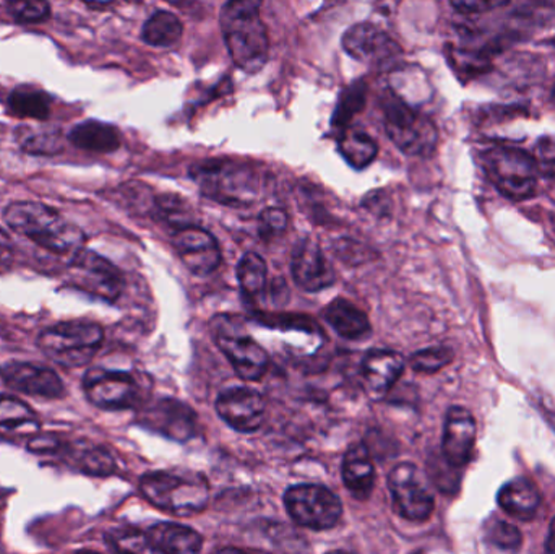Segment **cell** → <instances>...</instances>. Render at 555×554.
<instances>
[{
    "mask_svg": "<svg viewBox=\"0 0 555 554\" xmlns=\"http://www.w3.org/2000/svg\"><path fill=\"white\" fill-rule=\"evenodd\" d=\"M2 218L10 230L28 237L36 246L55 256L74 257L87 244L81 228L42 202H12L3 208Z\"/></svg>",
    "mask_w": 555,
    "mask_h": 554,
    "instance_id": "6da1fadb",
    "label": "cell"
},
{
    "mask_svg": "<svg viewBox=\"0 0 555 554\" xmlns=\"http://www.w3.org/2000/svg\"><path fill=\"white\" fill-rule=\"evenodd\" d=\"M260 7L262 3L253 0H236L221 10L220 23L228 51L234 64L246 74H257L269 61L270 39Z\"/></svg>",
    "mask_w": 555,
    "mask_h": 554,
    "instance_id": "7a4b0ae2",
    "label": "cell"
},
{
    "mask_svg": "<svg viewBox=\"0 0 555 554\" xmlns=\"http://www.w3.org/2000/svg\"><path fill=\"white\" fill-rule=\"evenodd\" d=\"M140 491L159 511L181 517L204 513L210 503L208 481L197 472H152L143 475Z\"/></svg>",
    "mask_w": 555,
    "mask_h": 554,
    "instance_id": "3957f363",
    "label": "cell"
},
{
    "mask_svg": "<svg viewBox=\"0 0 555 554\" xmlns=\"http://www.w3.org/2000/svg\"><path fill=\"white\" fill-rule=\"evenodd\" d=\"M104 340V331L96 322H59L38 335V347L49 360L64 368H83L91 363Z\"/></svg>",
    "mask_w": 555,
    "mask_h": 554,
    "instance_id": "277c9868",
    "label": "cell"
},
{
    "mask_svg": "<svg viewBox=\"0 0 555 554\" xmlns=\"http://www.w3.org/2000/svg\"><path fill=\"white\" fill-rule=\"evenodd\" d=\"M385 132L388 139L410 156L433 155L439 142V130L433 119L426 114L414 109L397 93L385 94L382 100Z\"/></svg>",
    "mask_w": 555,
    "mask_h": 554,
    "instance_id": "5b68a950",
    "label": "cell"
},
{
    "mask_svg": "<svg viewBox=\"0 0 555 554\" xmlns=\"http://www.w3.org/2000/svg\"><path fill=\"white\" fill-rule=\"evenodd\" d=\"M492 184L511 201L521 202L537 194L540 169L533 155L517 146L495 145L482 155Z\"/></svg>",
    "mask_w": 555,
    "mask_h": 554,
    "instance_id": "8992f818",
    "label": "cell"
},
{
    "mask_svg": "<svg viewBox=\"0 0 555 554\" xmlns=\"http://www.w3.org/2000/svg\"><path fill=\"white\" fill-rule=\"evenodd\" d=\"M202 192L224 205H250L259 195V179L249 166L230 159L202 163L194 171Z\"/></svg>",
    "mask_w": 555,
    "mask_h": 554,
    "instance_id": "52a82bcc",
    "label": "cell"
},
{
    "mask_svg": "<svg viewBox=\"0 0 555 554\" xmlns=\"http://www.w3.org/2000/svg\"><path fill=\"white\" fill-rule=\"evenodd\" d=\"M211 334L241 379H262L269 368V353L243 331L236 319L218 315L211 321Z\"/></svg>",
    "mask_w": 555,
    "mask_h": 554,
    "instance_id": "ba28073f",
    "label": "cell"
},
{
    "mask_svg": "<svg viewBox=\"0 0 555 554\" xmlns=\"http://www.w3.org/2000/svg\"><path fill=\"white\" fill-rule=\"evenodd\" d=\"M283 501L291 519L306 529H333L343 516L341 501L322 485L291 487Z\"/></svg>",
    "mask_w": 555,
    "mask_h": 554,
    "instance_id": "9c48e42d",
    "label": "cell"
},
{
    "mask_svg": "<svg viewBox=\"0 0 555 554\" xmlns=\"http://www.w3.org/2000/svg\"><path fill=\"white\" fill-rule=\"evenodd\" d=\"M67 283L101 301L114 302L124 292L122 272L93 250L83 249L67 263Z\"/></svg>",
    "mask_w": 555,
    "mask_h": 554,
    "instance_id": "30bf717a",
    "label": "cell"
},
{
    "mask_svg": "<svg viewBox=\"0 0 555 554\" xmlns=\"http://www.w3.org/2000/svg\"><path fill=\"white\" fill-rule=\"evenodd\" d=\"M393 507L410 523H426L436 510V498L426 475L410 462L398 464L388 475Z\"/></svg>",
    "mask_w": 555,
    "mask_h": 554,
    "instance_id": "8fae6325",
    "label": "cell"
},
{
    "mask_svg": "<svg viewBox=\"0 0 555 554\" xmlns=\"http://www.w3.org/2000/svg\"><path fill=\"white\" fill-rule=\"evenodd\" d=\"M87 399L98 409H135L142 400V389L135 376L126 371H111L93 368L83 376Z\"/></svg>",
    "mask_w": 555,
    "mask_h": 554,
    "instance_id": "7c38bea8",
    "label": "cell"
},
{
    "mask_svg": "<svg viewBox=\"0 0 555 554\" xmlns=\"http://www.w3.org/2000/svg\"><path fill=\"white\" fill-rule=\"evenodd\" d=\"M341 44L351 57L380 68L393 67L403 55L400 44L374 23L352 25L343 35Z\"/></svg>",
    "mask_w": 555,
    "mask_h": 554,
    "instance_id": "4fadbf2b",
    "label": "cell"
},
{
    "mask_svg": "<svg viewBox=\"0 0 555 554\" xmlns=\"http://www.w3.org/2000/svg\"><path fill=\"white\" fill-rule=\"evenodd\" d=\"M218 416L240 433H254L266 420V400L250 387H230L218 396L215 403Z\"/></svg>",
    "mask_w": 555,
    "mask_h": 554,
    "instance_id": "5bb4252c",
    "label": "cell"
},
{
    "mask_svg": "<svg viewBox=\"0 0 555 554\" xmlns=\"http://www.w3.org/2000/svg\"><path fill=\"white\" fill-rule=\"evenodd\" d=\"M291 273L296 285L309 293L330 288L336 280L335 270L326 260L322 247L310 237L300 240L294 247Z\"/></svg>",
    "mask_w": 555,
    "mask_h": 554,
    "instance_id": "9a60e30c",
    "label": "cell"
},
{
    "mask_svg": "<svg viewBox=\"0 0 555 554\" xmlns=\"http://www.w3.org/2000/svg\"><path fill=\"white\" fill-rule=\"evenodd\" d=\"M172 244L179 259L195 275H208L220 266L221 250L218 241L204 228L191 227L175 231Z\"/></svg>",
    "mask_w": 555,
    "mask_h": 554,
    "instance_id": "2e32d148",
    "label": "cell"
},
{
    "mask_svg": "<svg viewBox=\"0 0 555 554\" xmlns=\"http://www.w3.org/2000/svg\"><path fill=\"white\" fill-rule=\"evenodd\" d=\"M0 377L7 387L26 396L61 399L65 394L64 383L59 374L41 364L13 361L0 368Z\"/></svg>",
    "mask_w": 555,
    "mask_h": 554,
    "instance_id": "e0dca14e",
    "label": "cell"
},
{
    "mask_svg": "<svg viewBox=\"0 0 555 554\" xmlns=\"http://www.w3.org/2000/svg\"><path fill=\"white\" fill-rule=\"evenodd\" d=\"M140 422L146 428L175 441L185 442L197 435V415L176 399H162L143 412Z\"/></svg>",
    "mask_w": 555,
    "mask_h": 554,
    "instance_id": "ac0fdd59",
    "label": "cell"
},
{
    "mask_svg": "<svg viewBox=\"0 0 555 554\" xmlns=\"http://www.w3.org/2000/svg\"><path fill=\"white\" fill-rule=\"evenodd\" d=\"M476 433L478 426L469 410L463 407H452L449 410L443 425L442 452L453 468L465 467L472 461Z\"/></svg>",
    "mask_w": 555,
    "mask_h": 554,
    "instance_id": "d6986e66",
    "label": "cell"
},
{
    "mask_svg": "<svg viewBox=\"0 0 555 554\" xmlns=\"http://www.w3.org/2000/svg\"><path fill=\"white\" fill-rule=\"evenodd\" d=\"M404 358L397 351L371 350L361 363L362 387L372 400H382L403 374Z\"/></svg>",
    "mask_w": 555,
    "mask_h": 554,
    "instance_id": "ffe728a7",
    "label": "cell"
},
{
    "mask_svg": "<svg viewBox=\"0 0 555 554\" xmlns=\"http://www.w3.org/2000/svg\"><path fill=\"white\" fill-rule=\"evenodd\" d=\"M341 477L352 498L359 501L371 498L375 485V467L364 442L349 446L343 459Z\"/></svg>",
    "mask_w": 555,
    "mask_h": 554,
    "instance_id": "44dd1931",
    "label": "cell"
},
{
    "mask_svg": "<svg viewBox=\"0 0 555 554\" xmlns=\"http://www.w3.org/2000/svg\"><path fill=\"white\" fill-rule=\"evenodd\" d=\"M152 554H201L204 540L195 532L179 524L162 523L145 532Z\"/></svg>",
    "mask_w": 555,
    "mask_h": 554,
    "instance_id": "7402d4cb",
    "label": "cell"
},
{
    "mask_svg": "<svg viewBox=\"0 0 555 554\" xmlns=\"http://www.w3.org/2000/svg\"><path fill=\"white\" fill-rule=\"evenodd\" d=\"M333 331L346 340H364L371 335V321L364 311L345 298H336L323 311Z\"/></svg>",
    "mask_w": 555,
    "mask_h": 554,
    "instance_id": "603a6c76",
    "label": "cell"
},
{
    "mask_svg": "<svg viewBox=\"0 0 555 554\" xmlns=\"http://www.w3.org/2000/svg\"><path fill=\"white\" fill-rule=\"evenodd\" d=\"M68 142L77 149L93 153H113L120 149V132L117 127L96 119L83 120L68 132Z\"/></svg>",
    "mask_w": 555,
    "mask_h": 554,
    "instance_id": "cb8c5ba5",
    "label": "cell"
},
{
    "mask_svg": "<svg viewBox=\"0 0 555 554\" xmlns=\"http://www.w3.org/2000/svg\"><path fill=\"white\" fill-rule=\"evenodd\" d=\"M16 145L22 152L33 156H54L64 150L65 136L61 127L51 126V124H39V126L15 127Z\"/></svg>",
    "mask_w": 555,
    "mask_h": 554,
    "instance_id": "d4e9b609",
    "label": "cell"
},
{
    "mask_svg": "<svg viewBox=\"0 0 555 554\" xmlns=\"http://www.w3.org/2000/svg\"><path fill=\"white\" fill-rule=\"evenodd\" d=\"M499 506L508 514L520 520H530L537 516L541 506V497L537 487L525 478L508 481L499 491Z\"/></svg>",
    "mask_w": 555,
    "mask_h": 554,
    "instance_id": "484cf974",
    "label": "cell"
},
{
    "mask_svg": "<svg viewBox=\"0 0 555 554\" xmlns=\"http://www.w3.org/2000/svg\"><path fill=\"white\" fill-rule=\"evenodd\" d=\"M7 109L18 119L44 123L51 116L52 96L41 88L20 85L10 91L9 98H7Z\"/></svg>",
    "mask_w": 555,
    "mask_h": 554,
    "instance_id": "4316f807",
    "label": "cell"
},
{
    "mask_svg": "<svg viewBox=\"0 0 555 554\" xmlns=\"http://www.w3.org/2000/svg\"><path fill=\"white\" fill-rule=\"evenodd\" d=\"M39 420L31 407L16 397L0 396V433L12 436L38 435Z\"/></svg>",
    "mask_w": 555,
    "mask_h": 554,
    "instance_id": "83f0119b",
    "label": "cell"
},
{
    "mask_svg": "<svg viewBox=\"0 0 555 554\" xmlns=\"http://www.w3.org/2000/svg\"><path fill=\"white\" fill-rule=\"evenodd\" d=\"M338 150L348 165L356 169L367 168L378 153L375 140L364 130L352 129V127L339 132Z\"/></svg>",
    "mask_w": 555,
    "mask_h": 554,
    "instance_id": "f1b7e54d",
    "label": "cell"
},
{
    "mask_svg": "<svg viewBox=\"0 0 555 554\" xmlns=\"http://www.w3.org/2000/svg\"><path fill=\"white\" fill-rule=\"evenodd\" d=\"M182 33H184V26L179 16L162 10L146 20L142 29V39L146 44L155 48H171L182 38Z\"/></svg>",
    "mask_w": 555,
    "mask_h": 554,
    "instance_id": "f546056e",
    "label": "cell"
},
{
    "mask_svg": "<svg viewBox=\"0 0 555 554\" xmlns=\"http://www.w3.org/2000/svg\"><path fill=\"white\" fill-rule=\"evenodd\" d=\"M64 454H67L75 462L78 471L83 474L93 475V477H107L116 472V462L104 448L93 445L81 446L80 442H77V445H67Z\"/></svg>",
    "mask_w": 555,
    "mask_h": 554,
    "instance_id": "4dcf8cb0",
    "label": "cell"
},
{
    "mask_svg": "<svg viewBox=\"0 0 555 554\" xmlns=\"http://www.w3.org/2000/svg\"><path fill=\"white\" fill-rule=\"evenodd\" d=\"M365 101H367V85L364 80L352 81L349 87L339 94L338 103H336L335 113L332 117L333 129H348L352 117L364 109Z\"/></svg>",
    "mask_w": 555,
    "mask_h": 554,
    "instance_id": "1f68e13d",
    "label": "cell"
},
{
    "mask_svg": "<svg viewBox=\"0 0 555 554\" xmlns=\"http://www.w3.org/2000/svg\"><path fill=\"white\" fill-rule=\"evenodd\" d=\"M155 214L163 223L169 224L176 231L197 227V217L191 204L179 195H159L155 201Z\"/></svg>",
    "mask_w": 555,
    "mask_h": 554,
    "instance_id": "d6a6232c",
    "label": "cell"
},
{
    "mask_svg": "<svg viewBox=\"0 0 555 554\" xmlns=\"http://www.w3.org/2000/svg\"><path fill=\"white\" fill-rule=\"evenodd\" d=\"M237 279L247 298H257L267 288V263L257 253L244 254L237 266Z\"/></svg>",
    "mask_w": 555,
    "mask_h": 554,
    "instance_id": "836d02e7",
    "label": "cell"
},
{
    "mask_svg": "<svg viewBox=\"0 0 555 554\" xmlns=\"http://www.w3.org/2000/svg\"><path fill=\"white\" fill-rule=\"evenodd\" d=\"M485 542L498 552L517 553L524 542V537H521L520 530L512 524L494 520L491 526L486 527Z\"/></svg>",
    "mask_w": 555,
    "mask_h": 554,
    "instance_id": "e575fe53",
    "label": "cell"
},
{
    "mask_svg": "<svg viewBox=\"0 0 555 554\" xmlns=\"http://www.w3.org/2000/svg\"><path fill=\"white\" fill-rule=\"evenodd\" d=\"M453 353L450 348L434 347L417 351L410 358V366L416 373L434 374L439 373L443 368L452 363Z\"/></svg>",
    "mask_w": 555,
    "mask_h": 554,
    "instance_id": "d590c367",
    "label": "cell"
},
{
    "mask_svg": "<svg viewBox=\"0 0 555 554\" xmlns=\"http://www.w3.org/2000/svg\"><path fill=\"white\" fill-rule=\"evenodd\" d=\"M107 543L114 554H152L145 533L137 530H116L107 536Z\"/></svg>",
    "mask_w": 555,
    "mask_h": 554,
    "instance_id": "8d00e7d4",
    "label": "cell"
},
{
    "mask_svg": "<svg viewBox=\"0 0 555 554\" xmlns=\"http://www.w3.org/2000/svg\"><path fill=\"white\" fill-rule=\"evenodd\" d=\"M12 18L22 25H31V23H42L51 16V5L48 2L39 0H28V2H9L7 3Z\"/></svg>",
    "mask_w": 555,
    "mask_h": 554,
    "instance_id": "74e56055",
    "label": "cell"
},
{
    "mask_svg": "<svg viewBox=\"0 0 555 554\" xmlns=\"http://www.w3.org/2000/svg\"><path fill=\"white\" fill-rule=\"evenodd\" d=\"M287 228V214L283 208H267L260 214L259 231L262 237L270 240V237L280 236Z\"/></svg>",
    "mask_w": 555,
    "mask_h": 554,
    "instance_id": "f35d334b",
    "label": "cell"
},
{
    "mask_svg": "<svg viewBox=\"0 0 555 554\" xmlns=\"http://www.w3.org/2000/svg\"><path fill=\"white\" fill-rule=\"evenodd\" d=\"M534 159L540 175L555 181V137H546L538 142Z\"/></svg>",
    "mask_w": 555,
    "mask_h": 554,
    "instance_id": "ab89813d",
    "label": "cell"
},
{
    "mask_svg": "<svg viewBox=\"0 0 555 554\" xmlns=\"http://www.w3.org/2000/svg\"><path fill=\"white\" fill-rule=\"evenodd\" d=\"M65 448L67 445L54 435H36L28 441V451L33 454H64Z\"/></svg>",
    "mask_w": 555,
    "mask_h": 554,
    "instance_id": "60d3db41",
    "label": "cell"
},
{
    "mask_svg": "<svg viewBox=\"0 0 555 554\" xmlns=\"http://www.w3.org/2000/svg\"><path fill=\"white\" fill-rule=\"evenodd\" d=\"M15 244H13L12 237L0 228V273H7L12 270L13 263H15Z\"/></svg>",
    "mask_w": 555,
    "mask_h": 554,
    "instance_id": "b9f144b4",
    "label": "cell"
},
{
    "mask_svg": "<svg viewBox=\"0 0 555 554\" xmlns=\"http://www.w3.org/2000/svg\"><path fill=\"white\" fill-rule=\"evenodd\" d=\"M364 207L372 211V214L377 215V217H385V215L390 214V198H388L385 192H371L364 198Z\"/></svg>",
    "mask_w": 555,
    "mask_h": 554,
    "instance_id": "7bdbcfd3",
    "label": "cell"
},
{
    "mask_svg": "<svg viewBox=\"0 0 555 554\" xmlns=\"http://www.w3.org/2000/svg\"><path fill=\"white\" fill-rule=\"evenodd\" d=\"M508 5L507 2L502 0H492V2H452V7L459 10L460 13H468V15H476V13H485L488 10L502 9Z\"/></svg>",
    "mask_w": 555,
    "mask_h": 554,
    "instance_id": "ee69618b",
    "label": "cell"
},
{
    "mask_svg": "<svg viewBox=\"0 0 555 554\" xmlns=\"http://www.w3.org/2000/svg\"><path fill=\"white\" fill-rule=\"evenodd\" d=\"M547 553L555 554V517L551 523L550 537H547Z\"/></svg>",
    "mask_w": 555,
    "mask_h": 554,
    "instance_id": "f6af8a7d",
    "label": "cell"
},
{
    "mask_svg": "<svg viewBox=\"0 0 555 554\" xmlns=\"http://www.w3.org/2000/svg\"><path fill=\"white\" fill-rule=\"evenodd\" d=\"M88 9L101 10L111 7V3H87Z\"/></svg>",
    "mask_w": 555,
    "mask_h": 554,
    "instance_id": "bcb514c9",
    "label": "cell"
},
{
    "mask_svg": "<svg viewBox=\"0 0 555 554\" xmlns=\"http://www.w3.org/2000/svg\"><path fill=\"white\" fill-rule=\"evenodd\" d=\"M325 554H356V553L345 552V550H333V552H328Z\"/></svg>",
    "mask_w": 555,
    "mask_h": 554,
    "instance_id": "7dc6e473",
    "label": "cell"
},
{
    "mask_svg": "<svg viewBox=\"0 0 555 554\" xmlns=\"http://www.w3.org/2000/svg\"><path fill=\"white\" fill-rule=\"evenodd\" d=\"M221 554H249V553L237 552V550H224V552H221Z\"/></svg>",
    "mask_w": 555,
    "mask_h": 554,
    "instance_id": "c3c4849f",
    "label": "cell"
},
{
    "mask_svg": "<svg viewBox=\"0 0 555 554\" xmlns=\"http://www.w3.org/2000/svg\"><path fill=\"white\" fill-rule=\"evenodd\" d=\"M75 554H100V553H94V552H78V553H75Z\"/></svg>",
    "mask_w": 555,
    "mask_h": 554,
    "instance_id": "681fc988",
    "label": "cell"
},
{
    "mask_svg": "<svg viewBox=\"0 0 555 554\" xmlns=\"http://www.w3.org/2000/svg\"><path fill=\"white\" fill-rule=\"evenodd\" d=\"M553 100L555 101V87H554V91H553Z\"/></svg>",
    "mask_w": 555,
    "mask_h": 554,
    "instance_id": "f907efd6",
    "label": "cell"
}]
</instances>
